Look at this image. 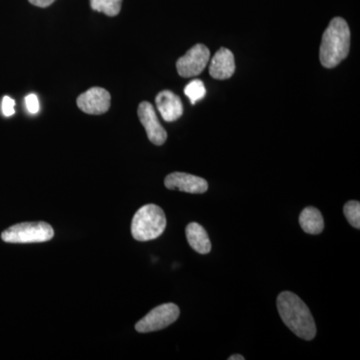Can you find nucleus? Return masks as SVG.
<instances>
[{"label": "nucleus", "instance_id": "nucleus-8", "mask_svg": "<svg viewBox=\"0 0 360 360\" xmlns=\"http://www.w3.org/2000/svg\"><path fill=\"white\" fill-rule=\"evenodd\" d=\"M137 115L146 129L149 141L155 146H162L167 141V134L160 124L153 104L148 101H143L139 104Z\"/></svg>", "mask_w": 360, "mask_h": 360}, {"label": "nucleus", "instance_id": "nucleus-11", "mask_svg": "<svg viewBox=\"0 0 360 360\" xmlns=\"http://www.w3.org/2000/svg\"><path fill=\"white\" fill-rule=\"evenodd\" d=\"M236 71L233 53L229 49L221 47L212 58L210 66V77L214 79H229Z\"/></svg>", "mask_w": 360, "mask_h": 360}, {"label": "nucleus", "instance_id": "nucleus-14", "mask_svg": "<svg viewBox=\"0 0 360 360\" xmlns=\"http://www.w3.org/2000/svg\"><path fill=\"white\" fill-rule=\"evenodd\" d=\"M122 0H90V6L94 11L103 13L108 16H116L122 9Z\"/></svg>", "mask_w": 360, "mask_h": 360}, {"label": "nucleus", "instance_id": "nucleus-4", "mask_svg": "<svg viewBox=\"0 0 360 360\" xmlns=\"http://www.w3.org/2000/svg\"><path fill=\"white\" fill-rule=\"evenodd\" d=\"M54 231L51 225L44 221L23 222L8 227L1 233L7 243H41L51 240Z\"/></svg>", "mask_w": 360, "mask_h": 360}, {"label": "nucleus", "instance_id": "nucleus-13", "mask_svg": "<svg viewBox=\"0 0 360 360\" xmlns=\"http://www.w3.org/2000/svg\"><path fill=\"white\" fill-rule=\"evenodd\" d=\"M300 224L303 231L314 236L321 233L324 229V220L321 212L312 206L304 208L300 213Z\"/></svg>", "mask_w": 360, "mask_h": 360}, {"label": "nucleus", "instance_id": "nucleus-18", "mask_svg": "<svg viewBox=\"0 0 360 360\" xmlns=\"http://www.w3.org/2000/svg\"><path fill=\"white\" fill-rule=\"evenodd\" d=\"M1 110L6 117L13 116L15 113V101L11 97L4 96L2 99Z\"/></svg>", "mask_w": 360, "mask_h": 360}, {"label": "nucleus", "instance_id": "nucleus-6", "mask_svg": "<svg viewBox=\"0 0 360 360\" xmlns=\"http://www.w3.org/2000/svg\"><path fill=\"white\" fill-rule=\"evenodd\" d=\"M210 58V49L205 44L194 45L177 60V72L182 77H198L205 70Z\"/></svg>", "mask_w": 360, "mask_h": 360}, {"label": "nucleus", "instance_id": "nucleus-16", "mask_svg": "<svg viewBox=\"0 0 360 360\" xmlns=\"http://www.w3.org/2000/svg\"><path fill=\"white\" fill-rule=\"evenodd\" d=\"M345 217L354 229H359L360 227V203L359 201H348L343 208Z\"/></svg>", "mask_w": 360, "mask_h": 360}, {"label": "nucleus", "instance_id": "nucleus-2", "mask_svg": "<svg viewBox=\"0 0 360 360\" xmlns=\"http://www.w3.org/2000/svg\"><path fill=\"white\" fill-rule=\"evenodd\" d=\"M350 30L347 21L333 18L322 35L319 59L326 68H335L349 53Z\"/></svg>", "mask_w": 360, "mask_h": 360}, {"label": "nucleus", "instance_id": "nucleus-9", "mask_svg": "<svg viewBox=\"0 0 360 360\" xmlns=\"http://www.w3.org/2000/svg\"><path fill=\"white\" fill-rule=\"evenodd\" d=\"M165 186L170 191L193 194L205 193L208 189V184L205 179L184 172H174L167 175L165 177Z\"/></svg>", "mask_w": 360, "mask_h": 360}, {"label": "nucleus", "instance_id": "nucleus-20", "mask_svg": "<svg viewBox=\"0 0 360 360\" xmlns=\"http://www.w3.org/2000/svg\"><path fill=\"white\" fill-rule=\"evenodd\" d=\"M229 360H245V357L243 356V355L240 354H234L231 355V357L229 359Z\"/></svg>", "mask_w": 360, "mask_h": 360}, {"label": "nucleus", "instance_id": "nucleus-19", "mask_svg": "<svg viewBox=\"0 0 360 360\" xmlns=\"http://www.w3.org/2000/svg\"><path fill=\"white\" fill-rule=\"evenodd\" d=\"M28 1L33 4V6L45 8V7L51 6L56 0H28Z\"/></svg>", "mask_w": 360, "mask_h": 360}, {"label": "nucleus", "instance_id": "nucleus-1", "mask_svg": "<svg viewBox=\"0 0 360 360\" xmlns=\"http://www.w3.org/2000/svg\"><path fill=\"white\" fill-rule=\"evenodd\" d=\"M277 309L286 326L304 340L316 335V326L307 305L290 291H283L277 297Z\"/></svg>", "mask_w": 360, "mask_h": 360}, {"label": "nucleus", "instance_id": "nucleus-5", "mask_svg": "<svg viewBox=\"0 0 360 360\" xmlns=\"http://www.w3.org/2000/svg\"><path fill=\"white\" fill-rule=\"evenodd\" d=\"M180 314L179 307L174 303H165L155 307L135 324L137 333H148L167 328L177 321Z\"/></svg>", "mask_w": 360, "mask_h": 360}, {"label": "nucleus", "instance_id": "nucleus-3", "mask_svg": "<svg viewBox=\"0 0 360 360\" xmlns=\"http://www.w3.org/2000/svg\"><path fill=\"white\" fill-rule=\"evenodd\" d=\"M167 217L165 212L155 205L142 206L135 213L131 224V233L139 241L158 238L165 231Z\"/></svg>", "mask_w": 360, "mask_h": 360}, {"label": "nucleus", "instance_id": "nucleus-17", "mask_svg": "<svg viewBox=\"0 0 360 360\" xmlns=\"http://www.w3.org/2000/svg\"><path fill=\"white\" fill-rule=\"evenodd\" d=\"M25 105L26 110H27L30 115H37L40 110L39 101L35 94H28L25 97Z\"/></svg>", "mask_w": 360, "mask_h": 360}, {"label": "nucleus", "instance_id": "nucleus-12", "mask_svg": "<svg viewBox=\"0 0 360 360\" xmlns=\"http://www.w3.org/2000/svg\"><path fill=\"white\" fill-rule=\"evenodd\" d=\"M186 238L193 250L200 255H207L212 250V243L207 232L196 222H191L186 226Z\"/></svg>", "mask_w": 360, "mask_h": 360}, {"label": "nucleus", "instance_id": "nucleus-15", "mask_svg": "<svg viewBox=\"0 0 360 360\" xmlns=\"http://www.w3.org/2000/svg\"><path fill=\"white\" fill-rule=\"evenodd\" d=\"M184 94L188 97L191 104L194 105L205 96V84L200 79H194L186 85V89H184Z\"/></svg>", "mask_w": 360, "mask_h": 360}, {"label": "nucleus", "instance_id": "nucleus-7", "mask_svg": "<svg viewBox=\"0 0 360 360\" xmlns=\"http://www.w3.org/2000/svg\"><path fill=\"white\" fill-rule=\"evenodd\" d=\"M110 94L101 87H92L80 94L77 98V106L87 115H101L110 108Z\"/></svg>", "mask_w": 360, "mask_h": 360}, {"label": "nucleus", "instance_id": "nucleus-10", "mask_svg": "<svg viewBox=\"0 0 360 360\" xmlns=\"http://www.w3.org/2000/svg\"><path fill=\"white\" fill-rule=\"evenodd\" d=\"M155 103L156 108L165 122H175L184 113V105L180 97L170 90L160 92L156 96Z\"/></svg>", "mask_w": 360, "mask_h": 360}]
</instances>
